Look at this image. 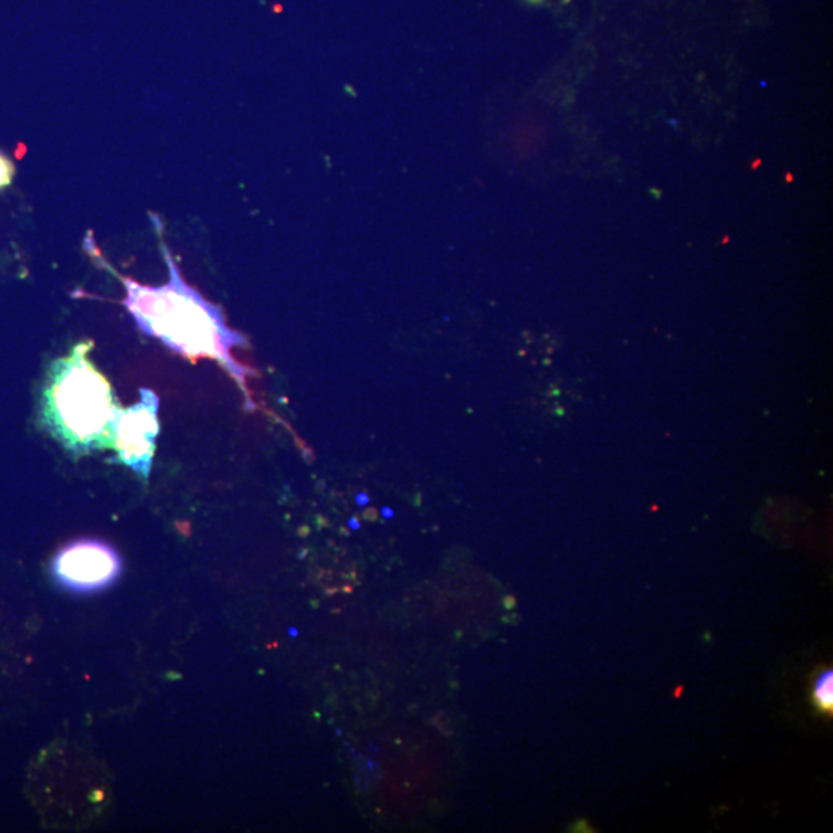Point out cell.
<instances>
[{
	"mask_svg": "<svg viewBox=\"0 0 833 833\" xmlns=\"http://www.w3.org/2000/svg\"><path fill=\"white\" fill-rule=\"evenodd\" d=\"M161 249L169 267V282L151 287L124 278L127 292L124 306L144 334L165 342L179 356L212 358L243 383L246 369L233 360L231 349L244 338L225 326L220 307L184 282L165 243Z\"/></svg>",
	"mask_w": 833,
	"mask_h": 833,
	"instance_id": "6da1fadb",
	"label": "cell"
},
{
	"mask_svg": "<svg viewBox=\"0 0 833 833\" xmlns=\"http://www.w3.org/2000/svg\"><path fill=\"white\" fill-rule=\"evenodd\" d=\"M92 345H80L50 369L42 396L46 431L73 454L113 447L123 408L108 381L89 363Z\"/></svg>",
	"mask_w": 833,
	"mask_h": 833,
	"instance_id": "7a4b0ae2",
	"label": "cell"
},
{
	"mask_svg": "<svg viewBox=\"0 0 833 833\" xmlns=\"http://www.w3.org/2000/svg\"><path fill=\"white\" fill-rule=\"evenodd\" d=\"M159 397L151 389L139 391V402L120 410L115 428L113 447L118 463L135 471L147 481L154 465L155 447L159 434Z\"/></svg>",
	"mask_w": 833,
	"mask_h": 833,
	"instance_id": "3957f363",
	"label": "cell"
},
{
	"mask_svg": "<svg viewBox=\"0 0 833 833\" xmlns=\"http://www.w3.org/2000/svg\"><path fill=\"white\" fill-rule=\"evenodd\" d=\"M119 571L118 552L96 539L76 540L62 548L53 560L56 582L77 593L103 590L118 578Z\"/></svg>",
	"mask_w": 833,
	"mask_h": 833,
	"instance_id": "277c9868",
	"label": "cell"
},
{
	"mask_svg": "<svg viewBox=\"0 0 833 833\" xmlns=\"http://www.w3.org/2000/svg\"><path fill=\"white\" fill-rule=\"evenodd\" d=\"M812 700L816 710L823 715H832L833 711V672L831 668L823 669L813 681Z\"/></svg>",
	"mask_w": 833,
	"mask_h": 833,
	"instance_id": "5b68a950",
	"label": "cell"
},
{
	"mask_svg": "<svg viewBox=\"0 0 833 833\" xmlns=\"http://www.w3.org/2000/svg\"><path fill=\"white\" fill-rule=\"evenodd\" d=\"M13 162H11L10 159L6 157V155L0 154V190L6 189V187L10 186L11 181H13Z\"/></svg>",
	"mask_w": 833,
	"mask_h": 833,
	"instance_id": "8992f818",
	"label": "cell"
},
{
	"mask_svg": "<svg viewBox=\"0 0 833 833\" xmlns=\"http://www.w3.org/2000/svg\"><path fill=\"white\" fill-rule=\"evenodd\" d=\"M529 2H539V0H529Z\"/></svg>",
	"mask_w": 833,
	"mask_h": 833,
	"instance_id": "52a82bcc",
	"label": "cell"
}]
</instances>
